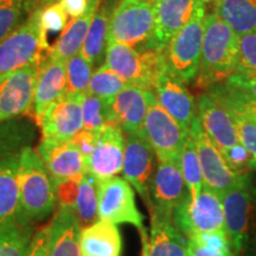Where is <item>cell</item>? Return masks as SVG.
<instances>
[{
    "mask_svg": "<svg viewBox=\"0 0 256 256\" xmlns=\"http://www.w3.org/2000/svg\"><path fill=\"white\" fill-rule=\"evenodd\" d=\"M19 216L23 224H32L54 212L57 184L37 151L30 146L22 150L18 168Z\"/></svg>",
    "mask_w": 256,
    "mask_h": 256,
    "instance_id": "2",
    "label": "cell"
},
{
    "mask_svg": "<svg viewBox=\"0 0 256 256\" xmlns=\"http://www.w3.org/2000/svg\"><path fill=\"white\" fill-rule=\"evenodd\" d=\"M102 0H89L88 11L82 17L72 19L66 28H64L60 36L49 48L46 56L51 60H68L82 50L86 38L92 26Z\"/></svg>",
    "mask_w": 256,
    "mask_h": 256,
    "instance_id": "26",
    "label": "cell"
},
{
    "mask_svg": "<svg viewBox=\"0 0 256 256\" xmlns=\"http://www.w3.org/2000/svg\"><path fill=\"white\" fill-rule=\"evenodd\" d=\"M188 247H190L194 256H235L232 252H216L212 249L202 247L191 240H188Z\"/></svg>",
    "mask_w": 256,
    "mask_h": 256,
    "instance_id": "48",
    "label": "cell"
},
{
    "mask_svg": "<svg viewBox=\"0 0 256 256\" xmlns=\"http://www.w3.org/2000/svg\"><path fill=\"white\" fill-rule=\"evenodd\" d=\"M153 2L121 0L115 6L108 28V43H120L144 51L153 49Z\"/></svg>",
    "mask_w": 256,
    "mask_h": 256,
    "instance_id": "8",
    "label": "cell"
},
{
    "mask_svg": "<svg viewBox=\"0 0 256 256\" xmlns=\"http://www.w3.org/2000/svg\"><path fill=\"white\" fill-rule=\"evenodd\" d=\"M98 134L100 133L92 132V130L82 128V130L72 139V142H75V145L78 147V150L81 151L82 154L84 156L86 160H88L89 156H92V153L94 152L96 144H98Z\"/></svg>",
    "mask_w": 256,
    "mask_h": 256,
    "instance_id": "45",
    "label": "cell"
},
{
    "mask_svg": "<svg viewBox=\"0 0 256 256\" xmlns=\"http://www.w3.org/2000/svg\"><path fill=\"white\" fill-rule=\"evenodd\" d=\"M83 128L100 133L108 124H118L112 100H106L90 92H86L82 98Z\"/></svg>",
    "mask_w": 256,
    "mask_h": 256,
    "instance_id": "30",
    "label": "cell"
},
{
    "mask_svg": "<svg viewBox=\"0 0 256 256\" xmlns=\"http://www.w3.org/2000/svg\"><path fill=\"white\" fill-rule=\"evenodd\" d=\"M82 256H121L122 240L116 224L98 220L84 226L80 236Z\"/></svg>",
    "mask_w": 256,
    "mask_h": 256,
    "instance_id": "27",
    "label": "cell"
},
{
    "mask_svg": "<svg viewBox=\"0 0 256 256\" xmlns=\"http://www.w3.org/2000/svg\"><path fill=\"white\" fill-rule=\"evenodd\" d=\"M215 14L238 36L256 31V0H211Z\"/></svg>",
    "mask_w": 256,
    "mask_h": 256,
    "instance_id": "28",
    "label": "cell"
},
{
    "mask_svg": "<svg viewBox=\"0 0 256 256\" xmlns=\"http://www.w3.org/2000/svg\"><path fill=\"white\" fill-rule=\"evenodd\" d=\"M188 134L196 145L204 184L223 196L229 188L238 183L243 174H235L229 168L222 153L204 132L198 114L192 121Z\"/></svg>",
    "mask_w": 256,
    "mask_h": 256,
    "instance_id": "13",
    "label": "cell"
},
{
    "mask_svg": "<svg viewBox=\"0 0 256 256\" xmlns=\"http://www.w3.org/2000/svg\"><path fill=\"white\" fill-rule=\"evenodd\" d=\"M92 66L80 51L66 60V90L70 94L84 95L88 92L92 80Z\"/></svg>",
    "mask_w": 256,
    "mask_h": 256,
    "instance_id": "33",
    "label": "cell"
},
{
    "mask_svg": "<svg viewBox=\"0 0 256 256\" xmlns=\"http://www.w3.org/2000/svg\"><path fill=\"white\" fill-rule=\"evenodd\" d=\"M209 89L211 92H215L224 104L232 106V107L236 108V110L243 112L248 116H250L252 120L256 121V102L242 98L238 92L230 89L226 83L216 84Z\"/></svg>",
    "mask_w": 256,
    "mask_h": 256,
    "instance_id": "40",
    "label": "cell"
},
{
    "mask_svg": "<svg viewBox=\"0 0 256 256\" xmlns=\"http://www.w3.org/2000/svg\"><path fill=\"white\" fill-rule=\"evenodd\" d=\"M114 8L110 2L101 6L89 28L81 52L92 66L100 62L104 52L106 54L108 43V28Z\"/></svg>",
    "mask_w": 256,
    "mask_h": 256,
    "instance_id": "29",
    "label": "cell"
},
{
    "mask_svg": "<svg viewBox=\"0 0 256 256\" xmlns=\"http://www.w3.org/2000/svg\"><path fill=\"white\" fill-rule=\"evenodd\" d=\"M40 11V23L44 32H60L68 25V14L64 11L60 2L38 10Z\"/></svg>",
    "mask_w": 256,
    "mask_h": 256,
    "instance_id": "39",
    "label": "cell"
},
{
    "mask_svg": "<svg viewBox=\"0 0 256 256\" xmlns=\"http://www.w3.org/2000/svg\"><path fill=\"white\" fill-rule=\"evenodd\" d=\"M240 36L215 12L204 19V37L196 86L209 89L232 78L238 68Z\"/></svg>",
    "mask_w": 256,
    "mask_h": 256,
    "instance_id": "1",
    "label": "cell"
},
{
    "mask_svg": "<svg viewBox=\"0 0 256 256\" xmlns=\"http://www.w3.org/2000/svg\"><path fill=\"white\" fill-rule=\"evenodd\" d=\"M48 34L40 23V11L28 19L0 42V81L28 64L42 60L49 50Z\"/></svg>",
    "mask_w": 256,
    "mask_h": 256,
    "instance_id": "7",
    "label": "cell"
},
{
    "mask_svg": "<svg viewBox=\"0 0 256 256\" xmlns=\"http://www.w3.org/2000/svg\"><path fill=\"white\" fill-rule=\"evenodd\" d=\"M211 2V0H208V4H209V2Z\"/></svg>",
    "mask_w": 256,
    "mask_h": 256,
    "instance_id": "53",
    "label": "cell"
},
{
    "mask_svg": "<svg viewBox=\"0 0 256 256\" xmlns=\"http://www.w3.org/2000/svg\"><path fill=\"white\" fill-rule=\"evenodd\" d=\"M142 136L150 142L158 160H174L180 164L188 133L159 104L154 92L144 121Z\"/></svg>",
    "mask_w": 256,
    "mask_h": 256,
    "instance_id": "11",
    "label": "cell"
},
{
    "mask_svg": "<svg viewBox=\"0 0 256 256\" xmlns=\"http://www.w3.org/2000/svg\"><path fill=\"white\" fill-rule=\"evenodd\" d=\"M82 226L75 211L58 206L50 222L49 256H82L80 236Z\"/></svg>",
    "mask_w": 256,
    "mask_h": 256,
    "instance_id": "25",
    "label": "cell"
},
{
    "mask_svg": "<svg viewBox=\"0 0 256 256\" xmlns=\"http://www.w3.org/2000/svg\"><path fill=\"white\" fill-rule=\"evenodd\" d=\"M224 104L229 108L230 113H232L236 130H238L240 142L247 148L249 156H250L249 168L252 171H256V121L232 106L226 104Z\"/></svg>",
    "mask_w": 256,
    "mask_h": 256,
    "instance_id": "36",
    "label": "cell"
},
{
    "mask_svg": "<svg viewBox=\"0 0 256 256\" xmlns=\"http://www.w3.org/2000/svg\"><path fill=\"white\" fill-rule=\"evenodd\" d=\"M197 113L204 132L220 153L241 142L229 108L210 89L198 98Z\"/></svg>",
    "mask_w": 256,
    "mask_h": 256,
    "instance_id": "15",
    "label": "cell"
},
{
    "mask_svg": "<svg viewBox=\"0 0 256 256\" xmlns=\"http://www.w3.org/2000/svg\"><path fill=\"white\" fill-rule=\"evenodd\" d=\"M186 256H194V255H192V252H191L190 247H188V255Z\"/></svg>",
    "mask_w": 256,
    "mask_h": 256,
    "instance_id": "52",
    "label": "cell"
},
{
    "mask_svg": "<svg viewBox=\"0 0 256 256\" xmlns=\"http://www.w3.org/2000/svg\"><path fill=\"white\" fill-rule=\"evenodd\" d=\"M98 180L87 172L78 183L75 211L82 228L92 224L98 217Z\"/></svg>",
    "mask_w": 256,
    "mask_h": 256,
    "instance_id": "31",
    "label": "cell"
},
{
    "mask_svg": "<svg viewBox=\"0 0 256 256\" xmlns=\"http://www.w3.org/2000/svg\"><path fill=\"white\" fill-rule=\"evenodd\" d=\"M124 147V130L119 124H108L98 134L94 152L87 160L88 172L98 182L122 172Z\"/></svg>",
    "mask_w": 256,
    "mask_h": 256,
    "instance_id": "17",
    "label": "cell"
},
{
    "mask_svg": "<svg viewBox=\"0 0 256 256\" xmlns=\"http://www.w3.org/2000/svg\"><path fill=\"white\" fill-rule=\"evenodd\" d=\"M180 168L183 172V177L188 190V194L192 200H196L200 196L204 185V178L202 174V168L196 145L194 139L188 134V138L185 142L180 159Z\"/></svg>",
    "mask_w": 256,
    "mask_h": 256,
    "instance_id": "32",
    "label": "cell"
},
{
    "mask_svg": "<svg viewBox=\"0 0 256 256\" xmlns=\"http://www.w3.org/2000/svg\"><path fill=\"white\" fill-rule=\"evenodd\" d=\"M206 2H202L194 17L179 30L164 49L168 72L185 84L196 81L200 66Z\"/></svg>",
    "mask_w": 256,
    "mask_h": 256,
    "instance_id": "5",
    "label": "cell"
},
{
    "mask_svg": "<svg viewBox=\"0 0 256 256\" xmlns=\"http://www.w3.org/2000/svg\"><path fill=\"white\" fill-rule=\"evenodd\" d=\"M104 66L120 75L128 84L153 90L165 72L164 49L136 50L120 43H107Z\"/></svg>",
    "mask_w": 256,
    "mask_h": 256,
    "instance_id": "6",
    "label": "cell"
},
{
    "mask_svg": "<svg viewBox=\"0 0 256 256\" xmlns=\"http://www.w3.org/2000/svg\"><path fill=\"white\" fill-rule=\"evenodd\" d=\"M98 218L114 224H132L140 232L142 241L148 238L144 216L136 206L133 188L124 178L115 176L98 182Z\"/></svg>",
    "mask_w": 256,
    "mask_h": 256,
    "instance_id": "10",
    "label": "cell"
},
{
    "mask_svg": "<svg viewBox=\"0 0 256 256\" xmlns=\"http://www.w3.org/2000/svg\"><path fill=\"white\" fill-rule=\"evenodd\" d=\"M153 90L128 84L112 98V108L116 122L126 136L142 134L144 121L150 107Z\"/></svg>",
    "mask_w": 256,
    "mask_h": 256,
    "instance_id": "22",
    "label": "cell"
},
{
    "mask_svg": "<svg viewBox=\"0 0 256 256\" xmlns=\"http://www.w3.org/2000/svg\"><path fill=\"white\" fill-rule=\"evenodd\" d=\"M25 146L14 127L10 124L0 127V234L23 224L19 216L18 168Z\"/></svg>",
    "mask_w": 256,
    "mask_h": 256,
    "instance_id": "3",
    "label": "cell"
},
{
    "mask_svg": "<svg viewBox=\"0 0 256 256\" xmlns=\"http://www.w3.org/2000/svg\"><path fill=\"white\" fill-rule=\"evenodd\" d=\"M250 174L241 179L222 196L226 232L235 256H243L256 226V190Z\"/></svg>",
    "mask_w": 256,
    "mask_h": 256,
    "instance_id": "4",
    "label": "cell"
},
{
    "mask_svg": "<svg viewBox=\"0 0 256 256\" xmlns=\"http://www.w3.org/2000/svg\"><path fill=\"white\" fill-rule=\"evenodd\" d=\"M56 2H58V0H24V8L25 12L30 14L34 11L46 8V6Z\"/></svg>",
    "mask_w": 256,
    "mask_h": 256,
    "instance_id": "49",
    "label": "cell"
},
{
    "mask_svg": "<svg viewBox=\"0 0 256 256\" xmlns=\"http://www.w3.org/2000/svg\"><path fill=\"white\" fill-rule=\"evenodd\" d=\"M235 74L256 75V31L240 36L238 62Z\"/></svg>",
    "mask_w": 256,
    "mask_h": 256,
    "instance_id": "38",
    "label": "cell"
},
{
    "mask_svg": "<svg viewBox=\"0 0 256 256\" xmlns=\"http://www.w3.org/2000/svg\"><path fill=\"white\" fill-rule=\"evenodd\" d=\"M153 92L164 110L180 124L185 132H190L192 121L197 116V107L185 83L166 69L156 82Z\"/></svg>",
    "mask_w": 256,
    "mask_h": 256,
    "instance_id": "21",
    "label": "cell"
},
{
    "mask_svg": "<svg viewBox=\"0 0 256 256\" xmlns=\"http://www.w3.org/2000/svg\"><path fill=\"white\" fill-rule=\"evenodd\" d=\"M224 83L242 98L256 102V75L246 76L234 74L232 78Z\"/></svg>",
    "mask_w": 256,
    "mask_h": 256,
    "instance_id": "43",
    "label": "cell"
},
{
    "mask_svg": "<svg viewBox=\"0 0 256 256\" xmlns=\"http://www.w3.org/2000/svg\"><path fill=\"white\" fill-rule=\"evenodd\" d=\"M172 218L179 232L188 238L197 232L226 230L222 196L204 184L196 200L188 194L176 208Z\"/></svg>",
    "mask_w": 256,
    "mask_h": 256,
    "instance_id": "9",
    "label": "cell"
},
{
    "mask_svg": "<svg viewBox=\"0 0 256 256\" xmlns=\"http://www.w3.org/2000/svg\"><path fill=\"white\" fill-rule=\"evenodd\" d=\"M191 241L216 252H232L229 238L226 230H217L209 232H197L191 236Z\"/></svg>",
    "mask_w": 256,
    "mask_h": 256,
    "instance_id": "41",
    "label": "cell"
},
{
    "mask_svg": "<svg viewBox=\"0 0 256 256\" xmlns=\"http://www.w3.org/2000/svg\"><path fill=\"white\" fill-rule=\"evenodd\" d=\"M66 60H51L44 56L34 89L32 114L38 122L40 116L51 104L66 94Z\"/></svg>",
    "mask_w": 256,
    "mask_h": 256,
    "instance_id": "24",
    "label": "cell"
},
{
    "mask_svg": "<svg viewBox=\"0 0 256 256\" xmlns=\"http://www.w3.org/2000/svg\"><path fill=\"white\" fill-rule=\"evenodd\" d=\"M83 95L66 94L46 108L37 124L43 138L56 140H72L83 128Z\"/></svg>",
    "mask_w": 256,
    "mask_h": 256,
    "instance_id": "16",
    "label": "cell"
},
{
    "mask_svg": "<svg viewBox=\"0 0 256 256\" xmlns=\"http://www.w3.org/2000/svg\"><path fill=\"white\" fill-rule=\"evenodd\" d=\"M188 194L180 164L174 160H158L156 172L150 182L152 208L174 214V210Z\"/></svg>",
    "mask_w": 256,
    "mask_h": 256,
    "instance_id": "19",
    "label": "cell"
},
{
    "mask_svg": "<svg viewBox=\"0 0 256 256\" xmlns=\"http://www.w3.org/2000/svg\"><path fill=\"white\" fill-rule=\"evenodd\" d=\"M37 153L56 184L81 180L88 172L87 160L72 140L43 138L37 146Z\"/></svg>",
    "mask_w": 256,
    "mask_h": 256,
    "instance_id": "14",
    "label": "cell"
},
{
    "mask_svg": "<svg viewBox=\"0 0 256 256\" xmlns=\"http://www.w3.org/2000/svg\"><path fill=\"white\" fill-rule=\"evenodd\" d=\"M133 2H154V0H133Z\"/></svg>",
    "mask_w": 256,
    "mask_h": 256,
    "instance_id": "51",
    "label": "cell"
},
{
    "mask_svg": "<svg viewBox=\"0 0 256 256\" xmlns=\"http://www.w3.org/2000/svg\"><path fill=\"white\" fill-rule=\"evenodd\" d=\"M153 152L151 145L142 134L126 136V147L122 166L124 178L136 188L148 208H152L150 182L152 178Z\"/></svg>",
    "mask_w": 256,
    "mask_h": 256,
    "instance_id": "18",
    "label": "cell"
},
{
    "mask_svg": "<svg viewBox=\"0 0 256 256\" xmlns=\"http://www.w3.org/2000/svg\"><path fill=\"white\" fill-rule=\"evenodd\" d=\"M128 86V83L107 66H101L92 74L88 92L106 100H112Z\"/></svg>",
    "mask_w": 256,
    "mask_h": 256,
    "instance_id": "34",
    "label": "cell"
},
{
    "mask_svg": "<svg viewBox=\"0 0 256 256\" xmlns=\"http://www.w3.org/2000/svg\"><path fill=\"white\" fill-rule=\"evenodd\" d=\"M208 0H154L153 49H165L171 38L194 17L198 6Z\"/></svg>",
    "mask_w": 256,
    "mask_h": 256,
    "instance_id": "20",
    "label": "cell"
},
{
    "mask_svg": "<svg viewBox=\"0 0 256 256\" xmlns=\"http://www.w3.org/2000/svg\"><path fill=\"white\" fill-rule=\"evenodd\" d=\"M49 240L50 223H48L46 226L34 232L25 256H49Z\"/></svg>",
    "mask_w": 256,
    "mask_h": 256,
    "instance_id": "44",
    "label": "cell"
},
{
    "mask_svg": "<svg viewBox=\"0 0 256 256\" xmlns=\"http://www.w3.org/2000/svg\"><path fill=\"white\" fill-rule=\"evenodd\" d=\"M226 164L238 174H249V162H250V156L244 146L241 142L236 146L229 148L228 151L222 153Z\"/></svg>",
    "mask_w": 256,
    "mask_h": 256,
    "instance_id": "42",
    "label": "cell"
},
{
    "mask_svg": "<svg viewBox=\"0 0 256 256\" xmlns=\"http://www.w3.org/2000/svg\"><path fill=\"white\" fill-rule=\"evenodd\" d=\"M42 60L28 64L0 81V124L32 113Z\"/></svg>",
    "mask_w": 256,
    "mask_h": 256,
    "instance_id": "12",
    "label": "cell"
},
{
    "mask_svg": "<svg viewBox=\"0 0 256 256\" xmlns=\"http://www.w3.org/2000/svg\"><path fill=\"white\" fill-rule=\"evenodd\" d=\"M32 224L14 226L0 234V256H25L34 238Z\"/></svg>",
    "mask_w": 256,
    "mask_h": 256,
    "instance_id": "35",
    "label": "cell"
},
{
    "mask_svg": "<svg viewBox=\"0 0 256 256\" xmlns=\"http://www.w3.org/2000/svg\"><path fill=\"white\" fill-rule=\"evenodd\" d=\"M142 256H150L148 248H147V243H146V240H145V241H142Z\"/></svg>",
    "mask_w": 256,
    "mask_h": 256,
    "instance_id": "50",
    "label": "cell"
},
{
    "mask_svg": "<svg viewBox=\"0 0 256 256\" xmlns=\"http://www.w3.org/2000/svg\"><path fill=\"white\" fill-rule=\"evenodd\" d=\"M151 229L146 240L150 256H186L188 238L174 226L172 214L156 208L150 210Z\"/></svg>",
    "mask_w": 256,
    "mask_h": 256,
    "instance_id": "23",
    "label": "cell"
},
{
    "mask_svg": "<svg viewBox=\"0 0 256 256\" xmlns=\"http://www.w3.org/2000/svg\"><path fill=\"white\" fill-rule=\"evenodd\" d=\"M68 17L78 19L88 11L89 0H58Z\"/></svg>",
    "mask_w": 256,
    "mask_h": 256,
    "instance_id": "47",
    "label": "cell"
},
{
    "mask_svg": "<svg viewBox=\"0 0 256 256\" xmlns=\"http://www.w3.org/2000/svg\"><path fill=\"white\" fill-rule=\"evenodd\" d=\"M24 14V0H0V42L23 23Z\"/></svg>",
    "mask_w": 256,
    "mask_h": 256,
    "instance_id": "37",
    "label": "cell"
},
{
    "mask_svg": "<svg viewBox=\"0 0 256 256\" xmlns=\"http://www.w3.org/2000/svg\"><path fill=\"white\" fill-rule=\"evenodd\" d=\"M80 180H68L57 184V196L60 206H68L74 210L76 197H78Z\"/></svg>",
    "mask_w": 256,
    "mask_h": 256,
    "instance_id": "46",
    "label": "cell"
}]
</instances>
